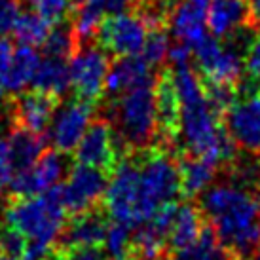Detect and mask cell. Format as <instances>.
<instances>
[{
  "label": "cell",
  "mask_w": 260,
  "mask_h": 260,
  "mask_svg": "<svg viewBox=\"0 0 260 260\" xmlns=\"http://www.w3.org/2000/svg\"><path fill=\"white\" fill-rule=\"evenodd\" d=\"M127 154V148L116 137L109 118H95L89 122L73 156L76 164L91 166L112 175L122 158Z\"/></svg>",
  "instance_id": "obj_6"
},
{
  "label": "cell",
  "mask_w": 260,
  "mask_h": 260,
  "mask_svg": "<svg viewBox=\"0 0 260 260\" xmlns=\"http://www.w3.org/2000/svg\"><path fill=\"white\" fill-rule=\"evenodd\" d=\"M249 6L253 12V19L256 21V25H260V0H249Z\"/></svg>",
  "instance_id": "obj_34"
},
{
  "label": "cell",
  "mask_w": 260,
  "mask_h": 260,
  "mask_svg": "<svg viewBox=\"0 0 260 260\" xmlns=\"http://www.w3.org/2000/svg\"><path fill=\"white\" fill-rule=\"evenodd\" d=\"M40 260H61V256H59V253H57V251H55V249H53V247H51V249H50V253L46 254V256H44V258H40Z\"/></svg>",
  "instance_id": "obj_35"
},
{
  "label": "cell",
  "mask_w": 260,
  "mask_h": 260,
  "mask_svg": "<svg viewBox=\"0 0 260 260\" xmlns=\"http://www.w3.org/2000/svg\"><path fill=\"white\" fill-rule=\"evenodd\" d=\"M95 105L86 101H80L74 97L71 103H67L57 114L55 120L50 123V139L53 143V148L63 154H71L78 146L80 139L84 135L86 127L93 120Z\"/></svg>",
  "instance_id": "obj_13"
},
{
  "label": "cell",
  "mask_w": 260,
  "mask_h": 260,
  "mask_svg": "<svg viewBox=\"0 0 260 260\" xmlns=\"http://www.w3.org/2000/svg\"><path fill=\"white\" fill-rule=\"evenodd\" d=\"M222 123L238 148L260 156V84L247 76L239 80L236 99L224 110Z\"/></svg>",
  "instance_id": "obj_5"
},
{
  "label": "cell",
  "mask_w": 260,
  "mask_h": 260,
  "mask_svg": "<svg viewBox=\"0 0 260 260\" xmlns=\"http://www.w3.org/2000/svg\"><path fill=\"white\" fill-rule=\"evenodd\" d=\"M169 46L171 44H169L167 27H148L145 44H143V50H141V57L152 67L161 65L167 59Z\"/></svg>",
  "instance_id": "obj_25"
},
{
  "label": "cell",
  "mask_w": 260,
  "mask_h": 260,
  "mask_svg": "<svg viewBox=\"0 0 260 260\" xmlns=\"http://www.w3.org/2000/svg\"><path fill=\"white\" fill-rule=\"evenodd\" d=\"M139 164V196L141 215L146 222L166 203L177 202L181 196L179 164L169 150L159 146H148L133 150Z\"/></svg>",
  "instance_id": "obj_2"
},
{
  "label": "cell",
  "mask_w": 260,
  "mask_h": 260,
  "mask_svg": "<svg viewBox=\"0 0 260 260\" xmlns=\"http://www.w3.org/2000/svg\"><path fill=\"white\" fill-rule=\"evenodd\" d=\"M6 145L8 156H10V161H12L15 173V171H23V169H29L35 166L38 158L42 156V152L46 150L48 143L44 139V133H35V131L12 125Z\"/></svg>",
  "instance_id": "obj_18"
},
{
  "label": "cell",
  "mask_w": 260,
  "mask_h": 260,
  "mask_svg": "<svg viewBox=\"0 0 260 260\" xmlns=\"http://www.w3.org/2000/svg\"><path fill=\"white\" fill-rule=\"evenodd\" d=\"M109 181L110 175L101 169L84 166V164H74L67 181L63 182V203H65L67 217L101 205Z\"/></svg>",
  "instance_id": "obj_9"
},
{
  "label": "cell",
  "mask_w": 260,
  "mask_h": 260,
  "mask_svg": "<svg viewBox=\"0 0 260 260\" xmlns=\"http://www.w3.org/2000/svg\"><path fill=\"white\" fill-rule=\"evenodd\" d=\"M61 105V97L42 89L32 91H19L10 97L8 101V118L10 127L17 125L23 129L46 133L50 129V123Z\"/></svg>",
  "instance_id": "obj_10"
},
{
  "label": "cell",
  "mask_w": 260,
  "mask_h": 260,
  "mask_svg": "<svg viewBox=\"0 0 260 260\" xmlns=\"http://www.w3.org/2000/svg\"><path fill=\"white\" fill-rule=\"evenodd\" d=\"M110 217L103 209V203L93 209L84 213L69 215L59 232L53 247L67 249V247H82V245H103Z\"/></svg>",
  "instance_id": "obj_12"
},
{
  "label": "cell",
  "mask_w": 260,
  "mask_h": 260,
  "mask_svg": "<svg viewBox=\"0 0 260 260\" xmlns=\"http://www.w3.org/2000/svg\"><path fill=\"white\" fill-rule=\"evenodd\" d=\"M156 76L152 74V65H148L141 55H120L110 63L109 74L105 80V95L114 101L123 93L141 86L154 84Z\"/></svg>",
  "instance_id": "obj_14"
},
{
  "label": "cell",
  "mask_w": 260,
  "mask_h": 260,
  "mask_svg": "<svg viewBox=\"0 0 260 260\" xmlns=\"http://www.w3.org/2000/svg\"><path fill=\"white\" fill-rule=\"evenodd\" d=\"M109 53L87 44L71 59V87L80 101L99 105L105 95V80L110 69Z\"/></svg>",
  "instance_id": "obj_8"
},
{
  "label": "cell",
  "mask_w": 260,
  "mask_h": 260,
  "mask_svg": "<svg viewBox=\"0 0 260 260\" xmlns=\"http://www.w3.org/2000/svg\"><path fill=\"white\" fill-rule=\"evenodd\" d=\"M14 177V167L8 156V145L6 141L0 139V198L8 192V184Z\"/></svg>",
  "instance_id": "obj_32"
},
{
  "label": "cell",
  "mask_w": 260,
  "mask_h": 260,
  "mask_svg": "<svg viewBox=\"0 0 260 260\" xmlns=\"http://www.w3.org/2000/svg\"><path fill=\"white\" fill-rule=\"evenodd\" d=\"M51 27L53 25L40 17L37 12H25V14L17 15L12 32L21 46L35 48V46H42L44 40L50 35Z\"/></svg>",
  "instance_id": "obj_23"
},
{
  "label": "cell",
  "mask_w": 260,
  "mask_h": 260,
  "mask_svg": "<svg viewBox=\"0 0 260 260\" xmlns=\"http://www.w3.org/2000/svg\"><path fill=\"white\" fill-rule=\"evenodd\" d=\"M129 239H131V228L122 222L110 220L109 228H107V236H105V251L110 258H120L127 254L129 249Z\"/></svg>",
  "instance_id": "obj_27"
},
{
  "label": "cell",
  "mask_w": 260,
  "mask_h": 260,
  "mask_svg": "<svg viewBox=\"0 0 260 260\" xmlns=\"http://www.w3.org/2000/svg\"><path fill=\"white\" fill-rule=\"evenodd\" d=\"M200 211L236 260H249L260 247L258 192L241 184H213L200 194Z\"/></svg>",
  "instance_id": "obj_1"
},
{
  "label": "cell",
  "mask_w": 260,
  "mask_h": 260,
  "mask_svg": "<svg viewBox=\"0 0 260 260\" xmlns=\"http://www.w3.org/2000/svg\"><path fill=\"white\" fill-rule=\"evenodd\" d=\"M148 23L139 12H120L103 17L97 32L95 42L110 55H137L143 50Z\"/></svg>",
  "instance_id": "obj_7"
},
{
  "label": "cell",
  "mask_w": 260,
  "mask_h": 260,
  "mask_svg": "<svg viewBox=\"0 0 260 260\" xmlns=\"http://www.w3.org/2000/svg\"><path fill=\"white\" fill-rule=\"evenodd\" d=\"M205 25L211 35L220 40L251 25L258 27L253 19L249 0H209Z\"/></svg>",
  "instance_id": "obj_15"
},
{
  "label": "cell",
  "mask_w": 260,
  "mask_h": 260,
  "mask_svg": "<svg viewBox=\"0 0 260 260\" xmlns=\"http://www.w3.org/2000/svg\"><path fill=\"white\" fill-rule=\"evenodd\" d=\"M205 12L207 6L196 0H181V4L175 8V12L169 17L167 29L173 32L177 40L194 46L198 40H202L207 35Z\"/></svg>",
  "instance_id": "obj_16"
},
{
  "label": "cell",
  "mask_w": 260,
  "mask_h": 260,
  "mask_svg": "<svg viewBox=\"0 0 260 260\" xmlns=\"http://www.w3.org/2000/svg\"><path fill=\"white\" fill-rule=\"evenodd\" d=\"M177 164H179V177H181V196H184L186 200H194L202 194L215 181L218 169L209 161L188 156V154H181L177 158Z\"/></svg>",
  "instance_id": "obj_19"
},
{
  "label": "cell",
  "mask_w": 260,
  "mask_h": 260,
  "mask_svg": "<svg viewBox=\"0 0 260 260\" xmlns=\"http://www.w3.org/2000/svg\"><path fill=\"white\" fill-rule=\"evenodd\" d=\"M59 253L61 260H110L103 245H82V247H67L59 249L53 247Z\"/></svg>",
  "instance_id": "obj_29"
},
{
  "label": "cell",
  "mask_w": 260,
  "mask_h": 260,
  "mask_svg": "<svg viewBox=\"0 0 260 260\" xmlns=\"http://www.w3.org/2000/svg\"><path fill=\"white\" fill-rule=\"evenodd\" d=\"M0 260H23V258H17V256H10V254L0 253Z\"/></svg>",
  "instance_id": "obj_36"
},
{
  "label": "cell",
  "mask_w": 260,
  "mask_h": 260,
  "mask_svg": "<svg viewBox=\"0 0 260 260\" xmlns=\"http://www.w3.org/2000/svg\"><path fill=\"white\" fill-rule=\"evenodd\" d=\"M103 209L110 220L122 222L131 230L143 224L141 196H139V164L135 152H127L110 175L107 192L103 196Z\"/></svg>",
  "instance_id": "obj_4"
},
{
  "label": "cell",
  "mask_w": 260,
  "mask_h": 260,
  "mask_svg": "<svg viewBox=\"0 0 260 260\" xmlns=\"http://www.w3.org/2000/svg\"><path fill=\"white\" fill-rule=\"evenodd\" d=\"M203 224H205V218L200 207H196L192 203L177 205L175 217L167 232V254L188 249L198 239Z\"/></svg>",
  "instance_id": "obj_17"
},
{
  "label": "cell",
  "mask_w": 260,
  "mask_h": 260,
  "mask_svg": "<svg viewBox=\"0 0 260 260\" xmlns=\"http://www.w3.org/2000/svg\"><path fill=\"white\" fill-rule=\"evenodd\" d=\"M32 84L37 89L48 91L53 95L65 93L71 87V65L69 59L61 57H48L38 63V69L32 76Z\"/></svg>",
  "instance_id": "obj_20"
},
{
  "label": "cell",
  "mask_w": 260,
  "mask_h": 260,
  "mask_svg": "<svg viewBox=\"0 0 260 260\" xmlns=\"http://www.w3.org/2000/svg\"><path fill=\"white\" fill-rule=\"evenodd\" d=\"M44 55L48 57H61V59H73V55L78 51L76 42H74L73 29L65 25V23H59L55 25V29L51 27L48 38L42 44Z\"/></svg>",
  "instance_id": "obj_24"
},
{
  "label": "cell",
  "mask_w": 260,
  "mask_h": 260,
  "mask_svg": "<svg viewBox=\"0 0 260 260\" xmlns=\"http://www.w3.org/2000/svg\"><path fill=\"white\" fill-rule=\"evenodd\" d=\"M27 243H29V239L25 238V234L15 230L14 226H10V224H6L0 230V253L23 258L25 251H27Z\"/></svg>",
  "instance_id": "obj_28"
},
{
  "label": "cell",
  "mask_w": 260,
  "mask_h": 260,
  "mask_svg": "<svg viewBox=\"0 0 260 260\" xmlns=\"http://www.w3.org/2000/svg\"><path fill=\"white\" fill-rule=\"evenodd\" d=\"M137 4V0H107V12L109 14H120V12H131Z\"/></svg>",
  "instance_id": "obj_33"
},
{
  "label": "cell",
  "mask_w": 260,
  "mask_h": 260,
  "mask_svg": "<svg viewBox=\"0 0 260 260\" xmlns=\"http://www.w3.org/2000/svg\"><path fill=\"white\" fill-rule=\"evenodd\" d=\"M249 260H260V247L256 249V251H254V254H253V256H251Z\"/></svg>",
  "instance_id": "obj_37"
},
{
  "label": "cell",
  "mask_w": 260,
  "mask_h": 260,
  "mask_svg": "<svg viewBox=\"0 0 260 260\" xmlns=\"http://www.w3.org/2000/svg\"><path fill=\"white\" fill-rule=\"evenodd\" d=\"M40 57L30 46H19L14 50L12 55V63H10V71H8V78L4 84V89L8 93H19L25 89V86L32 82V76L37 73Z\"/></svg>",
  "instance_id": "obj_21"
},
{
  "label": "cell",
  "mask_w": 260,
  "mask_h": 260,
  "mask_svg": "<svg viewBox=\"0 0 260 260\" xmlns=\"http://www.w3.org/2000/svg\"><path fill=\"white\" fill-rule=\"evenodd\" d=\"M154 101H156V137L159 148L169 150L179 141L181 127V101L177 95L171 69L166 67L154 82Z\"/></svg>",
  "instance_id": "obj_11"
},
{
  "label": "cell",
  "mask_w": 260,
  "mask_h": 260,
  "mask_svg": "<svg viewBox=\"0 0 260 260\" xmlns=\"http://www.w3.org/2000/svg\"><path fill=\"white\" fill-rule=\"evenodd\" d=\"M19 14H21V0H0V37L12 32Z\"/></svg>",
  "instance_id": "obj_30"
},
{
  "label": "cell",
  "mask_w": 260,
  "mask_h": 260,
  "mask_svg": "<svg viewBox=\"0 0 260 260\" xmlns=\"http://www.w3.org/2000/svg\"><path fill=\"white\" fill-rule=\"evenodd\" d=\"M109 112L116 137L122 141L127 152L152 146V139L156 137L154 84L135 87L110 101Z\"/></svg>",
  "instance_id": "obj_3"
},
{
  "label": "cell",
  "mask_w": 260,
  "mask_h": 260,
  "mask_svg": "<svg viewBox=\"0 0 260 260\" xmlns=\"http://www.w3.org/2000/svg\"><path fill=\"white\" fill-rule=\"evenodd\" d=\"M30 6L40 17H44L53 27L67 23L74 10V0H30Z\"/></svg>",
  "instance_id": "obj_26"
},
{
  "label": "cell",
  "mask_w": 260,
  "mask_h": 260,
  "mask_svg": "<svg viewBox=\"0 0 260 260\" xmlns=\"http://www.w3.org/2000/svg\"><path fill=\"white\" fill-rule=\"evenodd\" d=\"M63 152L50 148L44 150L42 156L38 158V161L30 167V177L37 188V194H42L48 188L53 184H57L61 181V177L65 173V159H63Z\"/></svg>",
  "instance_id": "obj_22"
},
{
  "label": "cell",
  "mask_w": 260,
  "mask_h": 260,
  "mask_svg": "<svg viewBox=\"0 0 260 260\" xmlns=\"http://www.w3.org/2000/svg\"><path fill=\"white\" fill-rule=\"evenodd\" d=\"M243 71L249 78L260 84V37H254L251 46L247 48L245 59H243Z\"/></svg>",
  "instance_id": "obj_31"
}]
</instances>
